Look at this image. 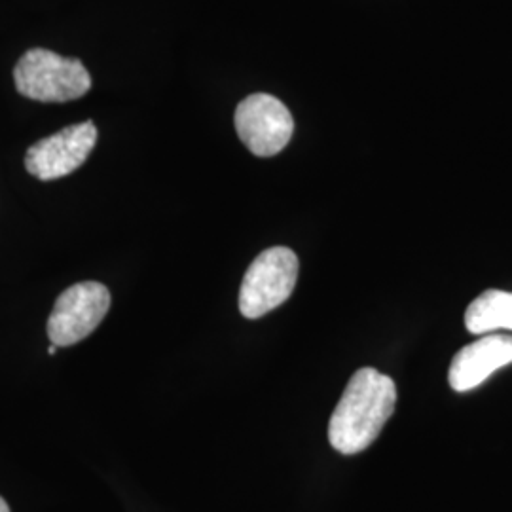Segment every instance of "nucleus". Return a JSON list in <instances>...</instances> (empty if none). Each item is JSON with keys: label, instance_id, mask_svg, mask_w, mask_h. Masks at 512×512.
Wrapping results in <instances>:
<instances>
[{"label": "nucleus", "instance_id": "obj_10", "mask_svg": "<svg viewBox=\"0 0 512 512\" xmlns=\"http://www.w3.org/2000/svg\"><path fill=\"white\" fill-rule=\"evenodd\" d=\"M55 351H57V346H54V344H52V346L48 348V355H55Z\"/></svg>", "mask_w": 512, "mask_h": 512}, {"label": "nucleus", "instance_id": "obj_8", "mask_svg": "<svg viewBox=\"0 0 512 512\" xmlns=\"http://www.w3.org/2000/svg\"><path fill=\"white\" fill-rule=\"evenodd\" d=\"M465 327L471 334L512 330V293L488 289L465 311Z\"/></svg>", "mask_w": 512, "mask_h": 512}, {"label": "nucleus", "instance_id": "obj_2", "mask_svg": "<svg viewBox=\"0 0 512 512\" xmlns=\"http://www.w3.org/2000/svg\"><path fill=\"white\" fill-rule=\"evenodd\" d=\"M18 92L40 103H69L92 90V76L84 63L61 57L44 48H33L14 69Z\"/></svg>", "mask_w": 512, "mask_h": 512}, {"label": "nucleus", "instance_id": "obj_7", "mask_svg": "<svg viewBox=\"0 0 512 512\" xmlns=\"http://www.w3.org/2000/svg\"><path fill=\"white\" fill-rule=\"evenodd\" d=\"M512 363V336L486 334L473 344L459 349L448 370L450 387L458 393L484 384L495 370Z\"/></svg>", "mask_w": 512, "mask_h": 512}, {"label": "nucleus", "instance_id": "obj_9", "mask_svg": "<svg viewBox=\"0 0 512 512\" xmlns=\"http://www.w3.org/2000/svg\"><path fill=\"white\" fill-rule=\"evenodd\" d=\"M0 512H10V507H8V503L0 497Z\"/></svg>", "mask_w": 512, "mask_h": 512}, {"label": "nucleus", "instance_id": "obj_4", "mask_svg": "<svg viewBox=\"0 0 512 512\" xmlns=\"http://www.w3.org/2000/svg\"><path fill=\"white\" fill-rule=\"evenodd\" d=\"M109 289L95 281L69 287L55 300L48 319V336L57 348H67L88 338L109 313Z\"/></svg>", "mask_w": 512, "mask_h": 512}, {"label": "nucleus", "instance_id": "obj_3", "mask_svg": "<svg viewBox=\"0 0 512 512\" xmlns=\"http://www.w3.org/2000/svg\"><path fill=\"white\" fill-rule=\"evenodd\" d=\"M298 279V256L289 247H272L256 256L239 289V311L258 319L279 308L293 294Z\"/></svg>", "mask_w": 512, "mask_h": 512}, {"label": "nucleus", "instance_id": "obj_1", "mask_svg": "<svg viewBox=\"0 0 512 512\" xmlns=\"http://www.w3.org/2000/svg\"><path fill=\"white\" fill-rule=\"evenodd\" d=\"M395 404V382L376 368H359L330 416V446L344 456L363 452L378 439L395 412Z\"/></svg>", "mask_w": 512, "mask_h": 512}, {"label": "nucleus", "instance_id": "obj_6", "mask_svg": "<svg viewBox=\"0 0 512 512\" xmlns=\"http://www.w3.org/2000/svg\"><path fill=\"white\" fill-rule=\"evenodd\" d=\"M97 143V128L86 120L40 139L25 154L27 171L40 181L71 175L84 164Z\"/></svg>", "mask_w": 512, "mask_h": 512}, {"label": "nucleus", "instance_id": "obj_5", "mask_svg": "<svg viewBox=\"0 0 512 512\" xmlns=\"http://www.w3.org/2000/svg\"><path fill=\"white\" fill-rule=\"evenodd\" d=\"M234 122L241 143L260 158L279 154L293 139V114L268 93H253L243 99Z\"/></svg>", "mask_w": 512, "mask_h": 512}]
</instances>
